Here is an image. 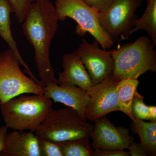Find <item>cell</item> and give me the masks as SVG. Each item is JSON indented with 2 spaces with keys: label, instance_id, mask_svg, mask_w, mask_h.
Here are the masks:
<instances>
[{
  "label": "cell",
  "instance_id": "obj_26",
  "mask_svg": "<svg viewBox=\"0 0 156 156\" xmlns=\"http://www.w3.org/2000/svg\"><path fill=\"white\" fill-rule=\"evenodd\" d=\"M148 107L150 120L151 122H156V106L155 105H149Z\"/></svg>",
  "mask_w": 156,
  "mask_h": 156
},
{
  "label": "cell",
  "instance_id": "obj_6",
  "mask_svg": "<svg viewBox=\"0 0 156 156\" xmlns=\"http://www.w3.org/2000/svg\"><path fill=\"white\" fill-rule=\"evenodd\" d=\"M54 5L58 20L69 17L77 23L76 33L78 35L83 36L89 33L104 50L112 47L113 42L101 27L98 12L83 0H56Z\"/></svg>",
  "mask_w": 156,
  "mask_h": 156
},
{
  "label": "cell",
  "instance_id": "obj_10",
  "mask_svg": "<svg viewBox=\"0 0 156 156\" xmlns=\"http://www.w3.org/2000/svg\"><path fill=\"white\" fill-rule=\"evenodd\" d=\"M94 122L90 137L93 149L124 150L134 141L128 129L122 126L116 127L106 116L97 119Z\"/></svg>",
  "mask_w": 156,
  "mask_h": 156
},
{
  "label": "cell",
  "instance_id": "obj_8",
  "mask_svg": "<svg viewBox=\"0 0 156 156\" xmlns=\"http://www.w3.org/2000/svg\"><path fill=\"white\" fill-rule=\"evenodd\" d=\"M99 45L95 40L90 43L83 38L76 50L94 85L112 77L114 68L110 51L101 49Z\"/></svg>",
  "mask_w": 156,
  "mask_h": 156
},
{
  "label": "cell",
  "instance_id": "obj_13",
  "mask_svg": "<svg viewBox=\"0 0 156 156\" xmlns=\"http://www.w3.org/2000/svg\"><path fill=\"white\" fill-rule=\"evenodd\" d=\"M1 156H41L39 138L31 131L13 130L6 135Z\"/></svg>",
  "mask_w": 156,
  "mask_h": 156
},
{
  "label": "cell",
  "instance_id": "obj_4",
  "mask_svg": "<svg viewBox=\"0 0 156 156\" xmlns=\"http://www.w3.org/2000/svg\"><path fill=\"white\" fill-rule=\"evenodd\" d=\"M93 127L82 119L75 110L67 107L53 110L34 133L38 138L59 143L90 138Z\"/></svg>",
  "mask_w": 156,
  "mask_h": 156
},
{
  "label": "cell",
  "instance_id": "obj_23",
  "mask_svg": "<svg viewBox=\"0 0 156 156\" xmlns=\"http://www.w3.org/2000/svg\"><path fill=\"white\" fill-rule=\"evenodd\" d=\"M93 156H131L129 151L115 150L94 149Z\"/></svg>",
  "mask_w": 156,
  "mask_h": 156
},
{
  "label": "cell",
  "instance_id": "obj_2",
  "mask_svg": "<svg viewBox=\"0 0 156 156\" xmlns=\"http://www.w3.org/2000/svg\"><path fill=\"white\" fill-rule=\"evenodd\" d=\"M53 110V101L44 95L21 94L0 105L5 126L34 133Z\"/></svg>",
  "mask_w": 156,
  "mask_h": 156
},
{
  "label": "cell",
  "instance_id": "obj_11",
  "mask_svg": "<svg viewBox=\"0 0 156 156\" xmlns=\"http://www.w3.org/2000/svg\"><path fill=\"white\" fill-rule=\"evenodd\" d=\"M44 89V95L54 103L63 104L73 109L82 119L87 121L86 110L89 99L86 90L75 85L52 83L47 84Z\"/></svg>",
  "mask_w": 156,
  "mask_h": 156
},
{
  "label": "cell",
  "instance_id": "obj_22",
  "mask_svg": "<svg viewBox=\"0 0 156 156\" xmlns=\"http://www.w3.org/2000/svg\"><path fill=\"white\" fill-rule=\"evenodd\" d=\"M89 7L98 12H104L108 9L113 0H83Z\"/></svg>",
  "mask_w": 156,
  "mask_h": 156
},
{
  "label": "cell",
  "instance_id": "obj_1",
  "mask_svg": "<svg viewBox=\"0 0 156 156\" xmlns=\"http://www.w3.org/2000/svg\"><path fill=\"white\" fill-rule=\"evenodd\" d=\"M58 17L50 0H36L23 22V33L34 50L35 62L40 82L44 87L49 83L59 84L50 58L52 40L58 30Z\"/></svg>",
  "mask_w": 156,
  "mask_h": 156
},
{
  "label": "cell",
  "instance_id": "obj_12",
  "mask_svg": "<svg viewBox=\"0 0 156 156\" xmlns=\"http://www.w3.org/2000/svg\"><path fill=\"white\" fill-rule=\"evenodd\" d=\"M63 70L58 74V83L75 85L88 91L94 85L87 69L75 51L62 57Z\"/></svg>",
  "mask_w": 156,
  "mask_h": 156
},
{
  "label": "cell",
  "instance_id": "obj_16",
  "mask_svg": "<svg viewBox=\"0 0 156 156\" xmlns=\"http://www.w3.org/2000/svg\"><path fill=\"white\" fill-rule=\"evenodd\" d=\"M135 118L132 122V129L139 135L140 143L145 149L148 156L156 154V122H144Z\"/></svg>",
  "mask_w": 156,
  "mask_h": 156
},
{
  "label": "cell",
  "instance_id": "obj_20",
  "mask_svg": "<svg viewBox=\"0 0 156 156\" xmlns=\"http://www.w3.org/2000/svg\"><path fill=\"white\" fill-rule=\"evenodd\" d=\"M132 112L134 117L143 120H150L148 105L144 101V97L137 91L134 93L132 103Z\"/></svg>",
  "mask_w": 156,
  "mask_h": 156
},
{
  "label": "cell",
  "instance_id": "obj_5",
  "mask_svg": "<svg viewBox=\"0 0 156 156\" xmlns=\"http://www.w3.org/2000/svg\"><path fill=\"white\" fill-rule=\"evenodd\" d=\"M10 48L0 51V105L23 94L44 95V87L24 74Z\"/></svg>",
  "mask_w": 156,
  "mask_h": 156
},
{
  "label": "cell",
  "instance_id": "obj_18",
  "mask_svg": "<svg viewBox=\"0 0 156 156\" xmlns=\"http://www.w3.org/2000/svg\"><path fill=\"white\" fill-rule=\"evenodd\" d=\"M90 137L59 143L63 156H93Z\"/></svg>",
  "mask_w": 156,
  "mask_h": 156
},
{
  "label": "cell",
  "instance_id": "obj_19",
  "mask_svg": "<svg viewBox=\"0 0 156 156\" xmlns=\"http://www.w3.org/2000/svg\"><path fill=\"white\" fill-rule=\"evenodd\" d=\"M36 0H9L18 22L22 23L25 20L31 6Z\"/></svg>",
  "mask_w": 156,
  "mask_h": 156
},
{
  "label": "cell",
  "instance_id": "obj_15",
  "mask_svg": "<svg viewBox=\"0 0 156 156\" xmlns=\"http://www.w3.org/2000/svg\"><path fill=\"white\" fill-rule=\"evenodd\" d=\"M139 84L138 79H124L117 83L120 111L127 115L132 122L135 121L131 109L132 101Z\"/></svg>",
  "mask_w": 156,
  "mask_h": 156
},
{
  "label": "cell",
  "instance_id": "obj_25",
  "mask_svg": "<svg viewBox=\"0 0 156 156\" xmlns=\"http://www.w3.org/2000/svg\"><path fill=\"white\" fill-rule=\"evenodd\" d=\"M8 129L9 128L6 126L0 127V153L5 147L6 137L8 133Z\"/></svg>",
  "mask_w": 156,
  "mask_h": 156
},
{
  "label": "cell",
  "instance_id": "obj_24",
  "mask_svg": "<svg viewBox=\"0 0 156 156\" xmlns=\"http://www.w3.org/2000/svg\"><path fill=\"white\" fill-rule=\"evenodd\" d=\"M131 156H147V153L145 149L140 143L134 141L131 142L128 147Z\"/></svg>",
  "mask_w": 156,
  "mask_h": 156
},
{
  "label": "cell",
  "instance_id": "obj_9",
  "mask_svg": "<svg viewBox=\"0 0 156 156\" xmlns=\"http://www.w3.org/2000/svg\"><path fill=\"white\" fill-rule=\"evenodd\" d=\"M117 83L112 77L93 85L87 91L89 99L86 110L87 120L94 122L110 113L120 111Z\"/></svg>",
  "mask_w": 156,
  "mask_h": 156
},
{
  "label": "cell",
  "instance_id": "obj_17",
  "mask_svg": "<svg viewBox=\"0 0 156 156\" xmlns=\"http://www.w3.org/2000/svg\"><path fill=\"white\" fill-rule=\"evenodd\" d=\"M146 9L140 18H136L134 22V27L131 35L139 30L146 32L154 47L156 46V0H146Z\"/></svg>",
  "mask_w": 156,
  "mask_h": 156
},
{
  "label": "cell",
  "instance_id": "obj_7",
  "mask_svg": "<svg viewBox=\"0 0 156 156\" xmlns=\"http://www.w3.org/2000/svg\"><path fill=\"white\" fill-rule=\"evenodd\" d=\"M143 0H113L106 11L97 15L101 27L114 43L119 39L126 40L131 36L136 13Z\"/></svg>",
  "mask_w": 156,
  "mask_h": 156
},
{
  "label": "cell",
  "instance_id": "obj_21",
  "mask_svg": "<svg viewBox=\"0 0 156 156\" xmlns=\"http://www.w3.org/2000/svg\"><path fill=\"white\" fill-rule=\"evenodd\" d=\"M39 144L41 156H63L58 143L39 138Z\"/></svg>",
  "mask_w": 156,
  "mask_h": 156
},
{
  "label": "cell",
  "instance_id": "obj_14",
  "mask_svg": "<svg viewBox=\"0 0 156 156\" xmlns=\"http://www.w3.org/2000/svg\"><path fill=\"white\" fill-rule=\"evenodd\" d=\"M13 10L9 0H0V37L5 41L19 59L20 64L24 68L23 72L27 74L35 82L38 79L31 71L27 65L23 60L17 48L11 31L10 14Z\"/></svg>",
  "mask_w": 156,
  "mask_h": 156
},
{
  "label": "cell",
  "instance_id": "obj_3",
  "mask_svg": "<svg viewBox=\"0 0 156 156\" xmlns=\"http://www.w3.org/2000/svg\"><path fill=\"white\" fill-rule=\"evenodd\" d=\"M110 52L114 62L112 78L116 83L138 79L147 71H156V51L147 37H140Z\"/></svg>",
  "mask_w": 156,
  "mask_h": 156
}]
</instances>
